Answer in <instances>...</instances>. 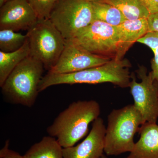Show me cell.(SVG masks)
Masks as SVG:
<instances>
[{"label":"cell","instance_id":"26","mask_svg":"<svg viewBox=\"0 0 158 158\" xmlns=\"http://www.w3.org/2000/svg\"><path fill=\"white\" fill-rule=\"evenodd\" d=\"M85 1H88V2H98L99 0H85Z\"/></svg>","mask_w":158,"mask_h":158},{"label":"cell","instance_id":"27","mask_svg":"<svg viewBox=\"0 0 158 158\" xmlns=\"http://www.w3.org/2000/svg\"><path fill=\"white\" fill-rule=\"evenodd\" d=\"M99 158H108L107 156L105 155L104 154H103Z\"/></svg>","mask_w":158,"mask_h":158},{"label":"cell","instance_id":"11","mask_svg":"<svg viewBox=\"0 0 158 158\" xmlns=\"http://www.w3.org/2000/svg\"><path fill=\"white\" fill-rule=\"evenodd\" d=\"M106 127L99 117L92 122L90 133L76 146L63 148L64 158H99L104 152Z\"/></svg>","mask_w":158,"mask_h":158},{"label":"cell","instance_id":"14","mask_svg":"<svg viewBox=\"0 0 158 158\" xmlns=\"http://www.w3.org/2000/svg\"><path fill=\"white\" fill-rule=\"evenodd\" d=\"M24 158H64L63 148L57 139L45 136L33 144L23 156Z\"/></svg>","mask_w":158,"mask_h":158},{"label":"cell","instance_id":"1","mask_svg":"<svg viewBox=\"0 0 158 158\" xmlns=\"http://www.w3.org/2000/svg\"><path fill=\"white\" fill-rule=\"evenodd\" d=\"M100 113V106L96 101L74 102L59 113L47 131L63 148L74 146L87 135L89 124Z\"/></svg>","mask_w":158,"mask_h":158},{"label":"cell","instance_id":"8","mask_svg":"<svg viewBox=\"0 0 158 158\" xmlns=\"http://www.w3.org/2000/svg\"><path fill=\"white\" fill-rule=\"evenodd\" d=\"M141 81H136L131 74L129 85L134 106L141 113L145 122L157 123L158 119V82L153 78L151 73L147 74L146 69L140 67L137 71Z\"/></svg>","mask_w":158,"mask_h":158},{"label":"cell","instance_id":"16","mask_svg":"<svg viewBox=\"0 0 158 158\" xmlns=\"http://www.w3.org/2000/svg\"><path fill=\"white\" fill-rule=\"evenodd\" d=\"M98 2L115 6L128 20L147 19L150 14L141 0H99Z\"/></svg>","mask_w":158,"mask_h":158},{"label":"cell","instance_id":"18","mask_svg":"<svg viewBox=\"0 0 158 158\" xmlns=\"http://www.w3.org/2000/svg\"><path fill=\"white\" fill-rule=\"evenodd\" d=\"M28 40L27 34L10 30H0V51L11 52L19 49Z\"/></svg>","mask_w":158,"mask_h":158},{"label":"cell","instance_id":"22","mask_svg":"<svg viewBox=\"0 0 158 158\" xmlns=\"http://www.w3.org/2000/svg\"><path fill=\"white\" fill-rule=\"evenodd\" d=\"M147 20L149 32H158V13L150 14Z\"/></svg>","mask_w":158,"mask_h":158},{"label":"cell","instance_id":"15","mask_svg":"<svg viewBox=\"0 0 158 158\" xmlns=\"http://www.w3.org/2000/svg\"><path fill=\"white\" fill-rule=\"evenodd\" d=\"M28 40L17 50L11 52H4L0 51V87L11 72L24 59L30 55Z\"/></svg>","mask_w":158,"mask_h":158},{"label":"cell","instance_id":"20","mask_svg":"<svg viewBox=\"0 0 158 158\" xmlns=\"http://www.w3.org/2000/svg\"><path fill=\"white\" fill-rule=\"evenodd\" d=\"M137 42L147 46L153 52L158 48V32L149 31Z\"/></svg>","mask_w":158,"mask_h":158},{"label":"cell","instance_id":"2","mask_svg":"<svg viewBox=\"0 0 158 158\" xmlns=\"http://www.w3.org/2000/svg\"><path fill=\"white\" fill-rule=\"evenodd\" d=\"M127 59H112L104 65L68 73H48L40 81L38 87L41 92L51 86L77 84H97L111 83L122 88L129 87L131 79Z\"/></svg>","mask_w":158,"mask_h":158},{"label":"cell","instance_id":"7","mask_svg":"<svg viewBox=\"0 0 158 158\" xmlns=\"http://www.w3.org/2000/svg\"><path fill=\"white\" fill-rule=\"evenodd\" d=\"M72 40L90 53L110 59H116L119 43L116 27L94 20Z\"/></svg>","mask_w":158,"mask_h":158},{"label":"cell","instance_id":"12","mask_svg":"<svg viewBox=\"0 0 158 158\" xmlns=\"http://www.w3.org/2000/svg\"><path fill=\"white\" fill-rule=\"evenodd\" d=\"M138 133L140 138L126 158H158V125L145 122Z\"/></svg>","mask_w":158,"mask_h":158},{"label":"cell","instance_id":"5","mask_svg":"<svg viewBox=\"0 0 158 158\" xmlns=\"http://www.w3.org/2000/svg\"><path fill=\"white\" fill-rule=\"evenodd\" d=\"M30 55L48 71L56 65L65 45V39L49 19H38L27 33Z\"/></svg>","mask_w":158,"mask_h":158},{"label":"cell","instance_id":"23","mask_svg":"<svg viewBox=\"0 0 158 158\" xmlns=\"http://www.w3.org/2000/svg\"><path fill=\"white\" fill-rule=\"evenodd\" d=\"M154 57L151 61V68L152 71L151 72L153 78L158 82V48L154 51Z\"/></svg>","mask_w":158,"mask_h":158},{"label":"cell","instance_id":"19","mask_svg":"<svg viewBox=\"0 0 158 158\" xmlns=\"http://www.w3.org/2000/svg\"><path fill=\"white\" fill-rule=\"evenodd\" d=\"M39 19H49L50 15L58 0H28Z\"/></svg>","mask_w":158,"mask_h":158},{"label":"cell","instance_id":"21","mask_svg":"<svg viewBox=\"0 0 158 158\" xmlns=\"http://www.w3.org/2000/svg\"><path fill=\"white\" fill-rule=\"evenodd\" d=\"M0 158H24L23 156L9 148V141L7 140L0 150Z\"/></svg>","mask_w":158,"mask_h":158},{"label":"cell","instance_id":"28","mask_svg":"<svg viewBox=\"0 0 158 158\" xmlns=\"http://www.w3.org/2000/svg\"><path fill=\"white\" fill-rule=\"evenodd\" d=\"M10 1V0H6V2H7V1Z\"/></svg>","mask_w":158,"mask_h":158},{"label":"cell","instance_id":"6","mask_svg":"<svg viewBox=\"0 0 158 158\" xmlns=\"http://www.w3.org/2000/svg\"><path fill=\"white\" fill-rule=\"evenodd\" d=\"M49 19L65 40L72 39L94 20L92 3L85 0H58Z\"/></svg>","mask_w":158,"mask_h":158},{"label":"cell","instance_id":"24","mask_svg":"<svg viewBox=\"0 0 158 158\" xmlns=\"http://www.w3.org/2000/svg\"><path fill=\"white\" fill-rule=\"evenodd\" d=\"M150 14L158 13V0H141Z\"/></svg>","mask_w":158,"mask_h":158},{"label":"cell","instance_id":"13","mask_svg":"<svg viewBox=\"0 0 158 158\" xmlns=\"http://www.w3.org/2000/svg\"><path fill=\"white\" fill-rule=\"evenodd\" d=\"M116 28L119 43L117 59H122L130 47L149 32L147 19L126 20Z\"/></svg>","mask_w":158,"mask_h":158},{"label":"cell","instance_id":"17","mask_svg":"<svg viewBox=\"0 0 158 158\" xmlns=\"http://www.w3.org/2000/svg\"><path fill=\"white\" fill-rule=\"evenodd\" d=\"M94 20H99L116 27L126 20L120 11L108 3L92 2Z\"/></svg>","mask_w":158,"mask_h":158},{"label":"cell","instance_id":"3","mask_svg":"<svg viewBox=\"0 0 158 158\" xmlns=\"http://www.w3.org/2000/svg\"><path fill=\"white\" fill-rule=\"evenodd\" d=\"M105 137L104 152L107 156H118L131 152L134 136L145 123L134 105L114 109L108 115Z\"/></svg>","mask_w":158,"mask_h":158},{"label":"cell","instance_id":"9","mask_svg":"<svg viewBox=\"0 0 158 158\" xmlns=\"http://www.w3.org/2000/svg\"><path fill=\"white\" fill-rule=\"evenodd\" d=\"M65 41V47L58 62L49 72L60 74L76 72L104 65L111 60L90 53L72 40Z\"/></svg>","mask_w":158,"mask_h":158},{"label":"cell","instance_id":"4","mask_svg":"<svg viewBox=\"0 0 158 158\" xmlns=\"http://www.w3.org/2000/svg\"><path fill=\"white\" fill-rule=\"evenodd\" d=\"M44 66L31 55L9 74L1 87L3 95L11 103L31 107L36 101Z\"/></svg>","mask_w":158,"mask_h":158},{"label":"cell","instance_id":"25","mask_svg":"<svg viewBox=\"0 0 158 158\" xmlns=\"http://www.w3.org/2000/svg\"><path fill=\"white\" fill-rule=\"evenodd\" d=\"M6 2V0H0V7H2Z\"/></svg>","mask_w":158,"mask_h":158},{"label":"cell","instance_id":"10","mask_svg":"<svg viewBox=\"0 0 158 158\" xmlns=\"http://www.w3.org/2000/svg\"><path fill=\"white\" fill-rule=\"evenodd\" d=\"M38 19L28 0H10L0 9V30L28 31Z\"/></svg>","mask_w":158,"mask_h":158}]
</instances>
